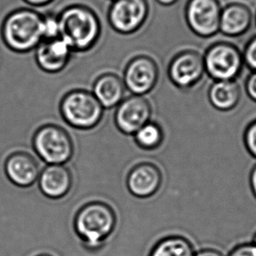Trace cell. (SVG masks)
<instances>
[{"label":"cell","instance_id":"cell-25","mask_svg":"<svg viewBox=\"0 0 256 256\" xmlns=\"http://www.w3.org/2000/svg\"><path fill=\"white\" fill-rule=\"evenodd\" d=\"M245 91L250 100L256 102V71H253L248 76L245 80Z\"/></svg>","mask_w":256,"mask_h":256},{"label":"cell","instance_id":"cell-18","mask_svg":"<svg viewBox=\"0 0 256 256\" xmlns=\"http://www.w3.org/2000/svg\"><path fill=\"white\" fill-rule=\"evenodd\" d=\"M208 99L217 110H234L242 99V90L236 80H215L208 90Z\"/></svg>","mask_w":256,"mask_h":256},{"label":"cell","instance_id":"cell-31","mask_svg":"<svg viewBox=\"0 0 256 256\" xmlns=\"http://www.w3.org/2000/svg\"><path fill=\"white\" fill-rule=\"evenodd\" d=\"M49 256V254H40V256Z\"/></svg>","mask_w":256,"mask_h":256},{"label":"cell","instance_id":"cell-9","mask_svg":"<svg viewBox=\"0 0 256 256\" xmlns=\"http://www.w3.org/2000/svg\"><path fill=\"white\" fill-rule=\"evenodd\" d=\"M206 74L203 56L194 50H184L173 57L168 76L174 86L182 90L197 85Z\"/></svg>","mask_w":256,"mask_h":256},{"label":"cell","instance_id":"cell-24","mask_svg":"<svg viewBox=\"0 0 256 256\" xmlns=\"http://www.w3.org/2000/svg\"><path fill=\"white\" fill-rule=\"evenodd\" d=\"M228 256H256V246L254 243H244L236 246Z\"/></svg>","mask_w":256,"mask_h":256},{"label":"cell","instance_id":"cell-5","mask_svg":"<svg viewBox=\"0 0 256 256\" xmlns=\"http://www.w3.org/2000/svg\"><path fill=\"white\" fill-rule=\"evenodd\" d=\"M206 74L214 80H236L245 66L242 51L228 42H215L203 56Z\"/></svg>","mask_w":256,"mask_h":256},{"label":"cell","instance_id":"cell-22","mask_svg":"<svg viewBox=\"0 0 256 256\" xmlns=\"http://www.w3.org/2000/svg\"><path fill=\"white\" fill-rule=\"evenodd\" d=\"M243 144L248 153L256 160V119L246 125L243 132Z\"/></svg>","mask_w":256,"mask_h":256},{"label":"cell","instance_id":"cell-32","mask_svg":"<svg viewBox=\"0 0 256 256\" xmlns=\"http://www.w3.org/2000/svg\"><path fill=\"white\" fill-rule=\"evenodd\" d=\"M254 20H256V15H254Z\"/></svg>","mask_w":256,"mask_h":256},{"label":"cell","instance_id":"cell-26","mask_svg":"<svg viewBox=\"0 0 256 256\" xmlns=\"http://www.w3.org/2000/svg\"><path fill=\"white\" fill-rule=\"evenodd\" d=\"M250 186L254 197L256 198V164L252 167L250 173Z\"/></svg>","mask_w":256,"mask_h":256},{"label":"cell","instance_id":"cell-10","mask_svg":"<svg viewBox=\"0 0 256 256\" xmlns=\"http://www.w3.org/2000/svg\"><path fill=\"white\" fill-rule=\"evenodd\" d=\"M158 66L149 56H136L128 62L124 72L126 90L134 96H144L152 91L158 80Z\"/></svg>","mask_w":256,"mask_h":256},{"label":"cell","instance_id":"cell-19","mask_svg":"<svg viewBox=\"0 0 256 256\" xmlns=\"http://www.w3.org/2000/svg\"><path fill=\"white\" fill-rule=\"evenodd\" d=\"M194 246L183 236H167L153 246L149 256H194Z\"/></svg>","mask_w":256,"mask_h":256},{"label":"cell","instance_id":"cell-15","mask_svg":"<svg viewBox=\"0 0 256 256\" xmlns=\"http://www.w3.org/2000/svg\"><path fill=\"white\" fill-rule=\"evenodd\" d=\"M38 180L42 194L52 200L65 197L73 186V176L65 164H48Z\"/></svg>","mask_w":256,"mask_h":256},{"label":"cell","instance_id":"cell-29","mask_svg":"<svg viewBox=\"0 0 256 256\" xmlns=\"http://www.w3.org/2000/svg\"><path fill=\"white\" fill-rule=\"evenodd\" d=\"M156 1L164 6H172L176 2H178V0H156Z\"/></svg>","mask_w":256,"mask_h":256},{"label":"cell","instance_id":"cell-6","mask_svg":"<svg viewBox=\"0 0 256 256\" xmlns=\"http://www.w3.org/2000/svg\"><path fill=\"white\" fill-rule=\"evenodd\" d=\"M35 152L48 164H65L74 156V146L71 136L60 126L46 124L34 136Z\"/></svg>","mask_w":256,"mask_h":256},{"label":"cell","instance_id":"cell-1","mask_svg":"<svg viewBox=\"0 0 256 256\" xmlns=\"http://www.w3.org/2000/svg\"><path fill=\"white\" fill-rule=\"evenodd\" d=\"M60 37L74 52H86L100 38L102 26L96 14L82 4H73L58 15Z\"/></svg>","mask_w":256,"mask_h":256},{"label":"cell","instance_id":"cell-7","mask_svg":"<svg viewBox=\"0 0 256 256\" xmlns=\"http://www.w3.org/2000/svg\"><path fill=\"white\" fill-rule=\"evenodd\" d=\"M150 14L147 0H113L108 12V20L120 34H132L146 23Z\"/></svg>","mask_w":256,"mask_h":256},{"label":"cell","instance_id":"cell-2","mask_svg":"<svg viewBox=\"0 0 256 256\" xmlns=\"http://www.w3.org/2000/svg\"><path fill=\"white\" fill-rule=\"evenodd\" d=\"M116 222V214L110 204L94 201L77 212L74 229L86 248L99 250L114 232Z\"/></svg>","mask_w":256,"mask_h":256},{"label":"cell","instance_id":"cell-11","mask_svg":"<svg viewBox=\"0 0 256 256\" xmlns=\"http://www.w3.org/2000/svg\"><path fill=\"white\" fill-rule=\"evenodd\" d=\"M152 108L149 100L142 96L124 98L114 112V124L125 135H135L136 132L150 121Z\"/></svg>","mask_w":256,"mask_h":256},{"label":"cell","instance_id":"cell-13","mask_svg":"<svg viewBox=\"0 0 256 256\" xmlns=\"http://www.w3.org/2000/svg\"><path fill=\"white\" fill-rule=\"evenodd\" d=\"M72 54L70 46L60 37L45 40L37 46L36 60L46 73H59L68 66Z\"/></svg>","mask_w":256,"mask_h":256},{"label":"cell","instance_id":"cell-28","mask_svg":"<svg viewBox=\"0 0 256 256\" xmlns=\"http://www.w3.org/2000/svg\"><path fill=\"white\" fill-rule=\"evenodd\" d=\"M24 1L32 6H45V4L51 3L54 0H24Z\"/></svg>","mask_w":256,"mask_h":256},{"label":"cell","instance_id":"cell-8","mask_svg":"<svg viewBox=\"0 0 256 256\" xmlns=\"http://www.w3.org/2000/svg\"><path fill=\"white\" fill-rule=\"evenodd\" d=\"M222 10L220 0H188L184 18L194 34L211 38L220 32Z\"/></svg>","mask_w":256,"mask_h":256},{"label":"cell","instance_id":"cell-4","mask_svg":"<svg viewBox=\"0 0 256 256\" xmlns=\"http://www.w3.org/2000/svg\"><path fill=\"white\" fill-rule=\"evenodd\" d=\"M60 114L68 124L77 130H91L100 124L104 108L92 92L84 90L70 91L63 96Z\"/></svg>","mask_w":256,"mask_h":256},{"label":"cell","instance_id":"cell-20","mask_svg":"<svg viewBox=\"0 0 256 256\" xmlns=\"http://www.w3.org/2000/svg\"><path fill=\"white\" fill-rule=\"evenodd\" d=\"M164 138L163 128L158 124L152 121L144 125L134 135L136 146L146 150H153L160 148L163 144Z\"/></svg>","mask_w":256,"mask_h":256},{"label":"cell","instance_id":"cell-17","mask_svg":"<svg viewBox=\"0 0 256 256\" xmlns=\"http://www.w3.org/2000/svg\"><path fill=\"white\" fill-rule=\"evenodd\" d=\"M124 80L114 74H104L94 80V96L105 108L118 107L124 99L126 91Z\"/></svg>","mask_w":256,"mask_h":256},{"label":"cell","instance_id":"cell-33","mask_svg":"<svg viewBox=\"0 0 256 256\" xmlns=\"http://www.w3.org/2000/svg\"><path fill=\"white\" fill-rule=\"evenodd\" d=\"M112 1H113V0H112Z\"/></svg>","mask_w":256,"mask_h":256},{"label":"cell","instance_id":"cell-27","mask_svg":"<svg viewBox=\"0 0 256 256\" xmlns=\"http://www.w3.org/2000/svg\"><path fill=\"white\" fill-rule=\"evenodd\" d=\"M194 256H224L222 252L212 248H204L195 253Z\"/></svg>","mask_w":256,"mask_h":256},{"label":"cell","instance_id":"cell-23","mask_svg":"<svg viewBox=\"0 0 256 256\" xmlns=\"http://www.w3.org/2000/svg\"><path fill=\"white\" fill-rule=\"evenodd\" d=\"M242 56L245 66L250 68L251 72L256 71V35L246 42Z\"/></svg>","mask_w":256,"mask_h":256},{"label":"cell","instance_id":"cell-16","mask_svg":"<svg viewBox=\"0 0 256 256\" xmlns=\"http://www.w3.org/2000/svg\"><path fill=\"white\" fill-rule=\"evenodd\" d=\"M6 172L8 178L20 187L32 186L40 176V167L34 156L26 152L10 155L6 162Z\"/></svg>","mask_w":256,"mask_h":256},{"label":"cell","instance_id":"cell-12","mask_svg":"<svg viewBox=\"0 0 256 256\" xmlns=\"http://www.w3.org/2000/svg\"><path fill=\"white\" fill-rule=\"evenodd\" d=\"M163 176L153 164L141 163L130 170L126 184L132 195L138 198L152 197L160 190Z\"/></svg>","mask_w":256,"mask_h":256},{"label":"cell","instance_id":"cell-30","mask_svg":"<svg viewBox=\"0 0 256 256\" xmlns=\"http://www.w3.org/2000/svg\"><path fill=\"white\" fill-rule=\"evenodd\" d=\"M253 243H254V245H256V234H254V242H253Z\"/></svg>","mask_w":256,"mask_h":256},{"label":"cell","instance_id":"cell-21","mask_svg":"<svg viewBox=\"0 0 256 256\" xmlns=\"http://www.w3.org/2000/svg\"><path fill=\"white\" fill-rule=\"evenodd\" d=\"M60 37L58 15L46 14L43 16V38L54 40Z\"/></svg>","mask_w":256,"mask_h":256},{"label":"cell","instance_id":"cell-3","mask_svg":"<svg viewBox=\"0 0 256 256\" xmlns=\"http://www.w3.org/2000/svg\"><path fill=\"white\" fill-rule=\"evenodd\" d=\"M2 35L6 45L17 52H28L43 38V16L31 9H18L7 16Z\"/></svg>","mask_w":256,"mask_h":256},{"label":"cell","instance_id":"cell-14","mask_svg":"<svg viewBox=\"0 0 256 256\" xmlns=\"http://www.w3.org/2000/svg\"><path fill=\"white\" fill-rule=\"evenodd\" d=\"M254 16L248 6L234 2L222 7L220 32L222 34L237 38L246 34L252 28Z\"/></svg>","mask_w":256,"mask_h":256}]
</instances>
